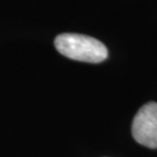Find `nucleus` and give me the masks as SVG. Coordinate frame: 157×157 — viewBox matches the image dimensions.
Returning a JSON list of instances; mask_svg holds the SVG:
<instances>
[{
	"instance_id": "obj_1",
	"label": "nucleus",
	"mask_w": 157,
	"mask_h": 157,
	"mask_svg": "<svg viewBox=\"0 0 157 157\" xmlns=\"http://www.w3.org/2000/svg\"><path fill=\"white\" fill-rule=\"evenodd\" d=\"M55 47L63 56L79 62L100 63L108 56L102 42L82 34H59L55 39Z\"/></svg>"
},
{
	"instance_id": "obj_2",
	"label": "nucleus",
	"mask_w": 157,
	"mask_h": 157,
	"mask_svg": "<svg viewBox=\"0 0 157 157\" xmlns=\"http://www.w3.org/2000/svg\"><path fill=\"white\" fill-rule=\"evenodd\" d=\"M132 133L136 142L151 149L157 148V102H148L136 113Z\"/></svg>"
}]
</instances>
